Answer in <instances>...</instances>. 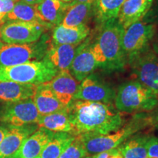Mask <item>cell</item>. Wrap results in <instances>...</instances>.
Returning <instances> with one entry per match:
<instances>
[{
    "mask_svg": "<svg viewBox=\"0 0 158 158\" xmlns=\"http://www.w3.org/2000/svg\"><path fill=\"white\" fill-rule=\"evenodd\" d=\"M68 110L76 136L106 135L119 129L125 122L112 103L73 100Z\"/></svg>",
    "mask_w": 158,
    "mask_h": 158,
    "instance_id": "obj_1",
    "label": "cell"
},
{
    "mask_svg": "<svg viewBox=\"0 0 158 158\" xmlns=\"http://www.w3.org/2000/svg\"><path fill=\"white\" fill-rule=\"evenodd\" d=\"M123 31L116 20L102 25L96 40L92 43L98 68L109 72L124 69L127 62L122 48Z\"/></svg>",
    "mask_w": 158,
    "mask_h": 158,
    "instance_id": "obj_2",
    "label": "cell"
},
{
    "mask_svg": "<svg viewBox=\"0 0 158 158\" xmlns=\"http://www.w3.org/2000/svg\"><path fill=\"white\" fill-rule=\"evenodd\" d=\"M147 113H138L124 124L119 129L106 135L78 136L81 140L84 147L89 155L108 151L119 147L128 138L148 127Z\"/></svg>",
    "mask_w": 158,
    "mask_h": 158,
    "instance_id": "obj_3",
    "label": "cell"
},
{
    "mask_svg": "<svg viewBox=\"0 0 158 158\" xmlns=\"http://www.w3.org/2000/svg\"><path fill=\"white\" fill-rule=\"evenodd\" d=\"M114 105L121 113H149L158 107V97L138 81H130L118 87Z\"/></svg>",
    "mask_w": 158,
    "mask_h": 158,
    "instance_id": "obj_4",
    "label": "cell"
},
{
    "mask_svg": "<svg viewBox=\"0 0 158 158\" xmlns=\"http://www.w3.org/2000/svg\"><path fill=\"white\" fill-rule=\"evenodd\" d=\"M59 71L48 61L42 59L0 69V81H10L38 86L52 79Z\"/></svg>",
    "mask_w": 158,
    "mask_h": 158,
    "instance_id": "obj_5",
    "label": "cell"
},
{
    "mask_svg": "<svg viewBox=\"0 0 158 158\" xmlns=\"http://www.w3.org/2000/svg\"><path fill=\"white\" fill-rule=\"evenodd\" d=\"M50 37L45 33L36 42L24 44L0 41V69L31 61L42 60L50 45Z\"/></svg>",
    "mask_w": 158,
    "mask_h": 158,
    "instance_id": "obj_6",
    "label": "cell"
},
{
    "mask_svg": "<svg viewBox=\"0 0 158 158\" xmlns=\"http://www.w3.org/2000/svg\"><path fill=\"white\" fill-rule=\"evenodd\" d=\"M157 31L156 23L149 21H143V19L124 29L122 48L128 64L150 48L152 40Z\"/></svg>",
    "mask_w": 158,
    "mask_h": 158,
    "instance_id": "obj_7",
    "label": "cell"
},
{
    "mask_svg": "<svg viewBox=\"0 0 158 158\" xmlns=\"http://www.w3.org/2000/svg\"><path fill=\"white\" fill-rule=\"evenodd\" d=\"M48 29L37 23L7 21L0 27V37L1 41L5 43H31L38 40Z\"/></svg>",
    "mask_w": 158,
    "mask_h": 158,
    "instance_id": "obj_8",
    "label": "cell"
},
{
    "mask_svg": "<svg viewBox=\"0 0 158 158\" xmlns=\"http://www.w3.org/2000/svg\"><path fill=\"white\" fill-rule=\"evenodd\" d=\"M33 99L7 103L1 115L0 122L7 126L21 127L37 124L40 117Z\"/></svg>",
    "mask_w": 158,
    "mask_h": 158,
    "instance_id": "obj_9",
    "label": "cell"
},
{
    "mask_svg": "<svg viewBox=\"0 0 158 158\" xmlns=\"http://www.w3.org/2000/svg\"><path fill=\"white\" fill-rule=\"evenodd\" d=\"M135 80L150 89L158 97V56L148 48L130 63Z\"/></svg>",
    "mask_w": 158,
    "mask_h": 158,
    "instance_id": "obj_10",
    "label": "cell"
},
{
    "mask_svg": "<svg viewBox=\"0 0 158 158\" xmlns=\"http://www.w3.org/2000/svg\"><path fill=\"white\" fill-rule=\"evenodd\" d=\"M115 96V90L110 85L96 75L91 74L80 82L74 100L112 103Z\"/></svg>",
    "mask_w": 158,
    "mask_h": 158,
    "instance_id": "obj_11",
    "label": "cell"
},
{
    "mask_svg": "<svg viewBox=\"0 0 158 158\" xmlns=\"http://www.w3.org/2000/svg\"><path fill=\"white\" fill-rule=\"evenodd\" d=\"M98 68V63L92 51V43L89 40H86L84 43L78 45L69 70L80 83L85 78L92 74L93 71Z\"/></svg>",
    "mask_w": 158,
    "mask_h": 158,
    "instance_id": "obj_12",
    "label": "cell"
},
{
    "mask_svg": "<svg viewBox=\"0 0 158 158\" xmlns=\"http://www.w3.org/2000/svg\"><path fill=\"white\" fill-rule=\"evenodd\" d=\"M79 84L69 70L59 71L50 81L46 83L57 99L65 106H68L74 100Z\"/></svg>",
    "mask_w": 158,
    "mask_h": 158,
    "instance_id": "obj_13",
    "label": "cell"
},
{
    "mask_svg": "<svg viewBox=\"0 0 158 158\" xmlns=\"http://www.w3.org/2000/svg\"><path fill=\"white\" fill-rule=\"evenodd\" d=\"M155 0H125L116 21L125 29L133 23L143 19L152 7Z\"/></svg>",
    "mask_w": 158,
    "mask_h": 158,
    "instance_id": "obj_14",
    "label": "cell"
},
{
    "mask_svg": "<svg viewBox=\"0 0 158 158\" xmlns=\"http://www.w3.org/2000/svg\"><path fill=\"white\" fill-rule=\"evenodd\" d=\"M54 133L44 128L38 127L26 138L19 150L10 158H37Z\"/></svg>",
    "mask_w": 158,
    "mask_h": 158,
    "instance_id": "obj_15",
    "label": "cell"
},
{
    "mask_svg": "<svg viewBox=\"0 0 158 158\" xmlns=\"http://www.w3.org/2000/svg\"><path fill=\"white\" fill-rule=\"evenodd\" d=\"M37 127V125L32 124L21 127L9 126L8 131L0 142V158H10L14 155L26 138L34 133Z\"/></svg>",
    "mask_w": 158,
    "mask_h": 158,
    "instance_id": "obj_16",
    "label": "cell"
},
{
    "mask_svg": "<svg viewBox=\"0 0 158 158\" xmlns=\"http://www.w3.org/2000/svg\"><path fill=\"white\" fill-rule=\"evenodd\" d=\"M90 29L86 24L76 27H67L59 24L53 28L51 44L78 45L87 38Z\"/></svg>",
    "mask_w": 158,
    "mask_h": 158,
    "instance_id": "obj_17",
    "label": "cell"
},
{
    "mask_svg": "<svg viewBox=\"0 0 158 158\" xmlns=\"http://www.w3.org/2000/svg\"><path fill=\"white\" fill-rule=\"evenodd\" d=\"M70 5L60 0H42L35 7L41 20L52 29L60 24Z\"/></svg>",
    "mask_w": 158,
    "mask_h": 158,
    "instance_id": "obj_18",
    "label": "cell"
},
{
    "mask_svg": "<svg viewBox=\"0 0 158 158\" xmlns=\"http://www.w3.org/2000/svg\"><path fill=\"white\" fill-rule=\"evenodd\" d=\"M37 86L10 81H0V101L6 103L33 98Z\"/></svg>",
    "mask_w": 158,
    "mask_h": 158,
    "instance_id": "obj_19",
    "label": "cell"
},
{
    "mask_svg": "<svg viewBox=\"0 0 158 158\" xmlns=\"http://www.w3.org/2000/svg\"><path fill=\"white\" fill-rule=\"evenodd\" d=\"M78 46L76 45H54L50 43L43 59L48 61L58 71L69 70Z\"/></svg>",
    "mask_w": 158,
    "mask_h": 158,
    "instance_id": "obj_20",
    "label": "cell"
},
{
    "mask_svg": "<svg viewBox=\"0 0 158 158\" xmlns=\"http://www.w3.org/2000/svg\"><path fill=\"white\" fill-rule=\"evenodd\" d=\"M33 101L41 116L65 110V106L57 99L46 83L37 86Z\"/></svg>",
    "mask_w": 158,
    "mask_h": 158,
    "instance_id": "obj_21",
    "label": "cell"
},
{
    "mask_svg": "<svg viewBox=\"0 0 158 158\" xmlns=\"http://www.w3.org/2000/svg\"><path fill=\"white\" fill-rule=\"evenodd\" d=\"M37 125L54 133H68L73 135L74 133L68 107L61 111L40 116Z\"/></svg>",
    "mask_w": 158,
    "mask_h": 158,
    "instance_id": "obj_22",
    "label": "cell"
},
{
    "mask_svg": "<svg viewBox=\"0 0 158 158\" xmlns=\"http://www.w3.org/2000/svg\"><path fill=\"white\" fill-rule=\"evenodd\" d=\"M92 15H93V4L81 3L74 0L70 2L60 24L67 27L86 24Z\"/></svg>",
    "mask_w": 158,
    "mask_h": 158,
    "instance_id": "obj_23",
    "label": "cell"
},
{
    "mask_svg": "<svg viewBox=\"0 0 158 158\" xmlns=\"http://www.w3.org/2000/svg\"><path fill=\"white\" fill-rule=\"evenodd\" d=\"M7 21L37 23V24L45 26L51 29L41 20L37 13L35 5H29L23 2L22 0H19L15 4L13 10L6 15L5 22Z\"/></svg>",
    "mask_w": 158,
    "mask_h": 158,
    "instance_id": "obj_24",
    "label": "cell"
},
{
    "mask_svg": "<svg viewBox=\"0 0 158 158\" xmlns=\"http://www.w3.org/2000/svg\"><path fill=\"white\" fill-rule=\"evenodd\" d=\"M125 0H94L93 15L100 24L115 21Z\"/></svg>",
    "mask_w": 158,
    "mask_h": 158,
    "instance_id": "obj_25",
    "label": "cell"
},
{
    "mask_svg": "<svg viewBox=\"0 0 158 158\" xmlns=\"http://www.w3.org/2000/svg\"><path fill=\"white\" fill-rule=\"evenodd\" d=\"M148 134H138L128 138L117 148L124 158H147Z\"/></svg>",
    "mask_w": 158,
    "mask_h": 158,
    "instance_id": "obj_26",
    "label": "cell"
},
{
    "mask_svg": "<svg viewBox=\"0 0 158 158\" xmlns=\"http://www.w3.org/2000/svg\"><path fill=\"white\" fill-rule=\"evenodd\" d=\"M76 135L68 133H55L37 158H59Z\"/></svg>",
    "mask_w": 158,
    "mask_h": 158,
    "instance_id": "obj_27",
    "label": "cell"
},
{
    "mask_svg": "<svg viewBox=\"0 0 158 158\" xmlns=\"http://www.w3.org/2000/svg\"><path fill=\"white\" fill-rule=\"evenodd\" d=\"M88 156L81 140L78 136H76L73 141L65 148L59 158H86Z\"/></svg>",
    "mask_w": 158,
    "mask_h": 158,
    "instance_id": "obj_28",
    "label": "cell"
},
{
    "mask_svg": "<svg viewBox=\"0 0 158 158\" xmlns=\"http://www.w3.org/2000/svg\"><path fill=\"white\" fill-rule=\"evenodd\" d=\"M147 157L158 158V137L150 135L147 143Z\"/></svg>",
    "mask_w": 158,
    "mask_h": 158,
    "instance_id": "obj_29",
    "label": "cell"
},
{
    "mask_svg": "<svg viewBox=\"0 0 158 158\" xmlns=\"http://www.w3.org/2000/svg\"><path fill=\"white\" fill-rule=\"evenodd\" d=\"M19 0H0V19L5 22V19L13 10L15 4Z\"/></svg>",
    "mask_w": 158,
    "mask_h": 158,
    "instance_id": "obj_30",
    "label": "cell"
},
{
    "mask_svg": "<svg viewBox=\"0 0 158 158\" xmlns=\"http://www.w3.org/2000/svg\"><path fill=\"white\" fill-rule=\"evenodd\" d=\"M92 158H124L118 148L92 155Z\"/></svg>",
    "mask_w": 158,
    "mask_h": 158,
    "instance_id": "obj_31",
    "label": "cell"
},
{
    "mask_svg": "<svg viewBox=\"0 0 158 158\" xmlns=\"http://www.w3.org/2000/svg\"><path fill=\"white\" fill-rule=\"evenodd\" d=\"M147 119L149 127L158 130V107L152 111L147 113Z\"/></svg>",
    "mask_w": 158,
    "mask_h": 158,
    "instance_id": "obj_32",
    "label": "cell"
},
{
    "mask_svg": "<svg viewBox=\"0 0 158 158\" xmlns=\"http://www.w3.org/2000/svg\"><path fill=\"white\" fill-rule=\"evenodd\" d=\"M150 45L152 46V50L158 56V31L156 32L155 37H153L152 40L151 42V45Z\"/></svg>",
    "mask_w": 158,
    "mask_h": 158,
    "instance_id": "obj_33",
    "label": "cell"
},
{
    "mask_svg": "<svg viewBox=\"0 0 158 158\" xmlns=\"http://www.w3.org/2000/svg\"><path fill=\"white\" fill-rule=\"evenodd\" d=\"M9 126L0 125V142L2 141V139L5 137L7 132L8 131Z\"/></svg>",
    "mask_w": 158,
    "mask_h": 158,
    "instance_id": "obj_34",
    "label": "cell"
},
{
    "mask_svg": "<svg viewBox=\"0 0 158 158\" xmlns=\"http://www.w3.org/2000/svg\"><path fill=\"white\" fill-rule=\"evenodd\" d=\"M152 20H151V22L155 23L156 24H158V2L156 5V7H155V10L153 11V15L152 16Z\"/></svg>",
    "mask_w": 158,
    "mask_h": 158,
    "instance_id": "obj_35",
    "label": "cell"
},
{
    "mask_svg": "<svg viewBox=\"0 0 158 158\" xmlns=\"http://www.w3.org/2000/svg\"><path fill=\"white\" fill-rule=\"evenodd\" d=\"M22 1L27 4H29V5H37V4H39L40 2L42 0H22Z\"/></svg>",
    "mask_w": 158,
    "mask_h": 158,
    "instance_id": "obj_36",
    "label": "cell"
},
{
    "mask_svg": "<svg viewBox=\"0 0 158 158\" xmlns=\"http://www.w3.org/2000/svg\"><path fill=\"white\" fill-rule=\"evenodd\" d=\"M75 1L81 3H92L94 4V0H75Z\"/></svg>",
    "mask_w": 158,
    "mask_h": 158,
    "instance_id": "obj_37",
    "label": "cell"
},
{
    "mask_svg": "<svg viewBox=\"0 0 158 158\" xmlns=\"http://www.w3.org/2000/svg\"><path fill=\"white\" fill-rule=\"evenodd\" d=\"M62 2H71L74 1V0H60Z\"/></svg>",
    "mask_w": 158,
    "mask_h": 158,
    "instance_id": "obj_38",
    "label": "cell"
},
{
    "mask_svg": "<svg viewBox=\"0 0 158 158\" xmlns=\"http://www.w3.org/2000/svg\"><path fill=\"white\" fill-rule=\"evenodd\" d=\"M4 23H5V22H4V21H2V20L1 19H0V27H1V26Z\"/></svg>",
    "mask_w": 158,
    "mask_h": 158,
    "instance_id": "obj_39",
    "label": "cell"
},
{
    "mask_svg": "<svg viewBox=\"0 0 158 158\" xmlns=\"http://www.w3.org/2000/svg\"><path fill=\"white\" fill-rule=\"evenodd\" d=\"M86 158H92V155H91V156H88V157H86Z\"/></svg>",
    "mask_w": 158,
    "mask_h": 158,
    "instance_id": "obj_40",
    "label": "cell"
},
{
    "mask_svg": "<svg viewBox=\"0 0 158 158\" xmlns=\"http://www.w3.org/2000/svg\"><path fill=\"white\" fill-rule=\"evenodd\" d=\"M147 158H153V157H147Z\"/></svg>",
    "mask_w": 158,
    "mask_h": 158,
    "instance_id": "obj_41",
    "label": "cell"
},
{
    "mask_svg": "<svg viewBox=\"0 0 158 158\" xmlns=\"http://www.w3.org/2000/svg\"><path fill=\"white\" fill-rule=\"evenodd\" d=\"M0 40H1V37H0ZM0 41H1V40H0Z\"/></svg>",
    "mask_w": 158,
    "mask_h": 158,
    "instance_id": "obj_42",
    "label": "cell"
}]
</instances>
